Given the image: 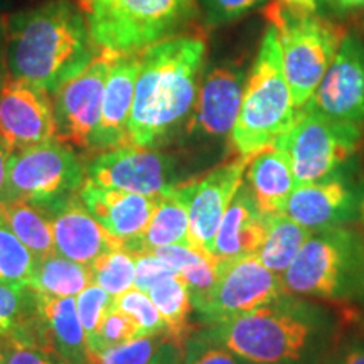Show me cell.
<instances>
[{"label":"cell","mask_w":364,"mask_h":364,"mask_svg":"<svg viewBox=\"0 0 364 364\" xmlns=\"http://www.w3.org/2000/svg\"><path fill=\"white\" fill-rule=\"evenodd\" d=\"M12 150L9 149V145L4 142V139L0 136V196H2L4 186H6V176H7V164L9 157H11Z\"/></svg>","instance_id":"7bdbcfd3"},{"label":"cell","mask_w":364,"mask_h":364,"mask_svg":"<svg viewBox=\"0 0 364 364\" xmlns=\"http://www.w3.org/2000/svg\"><path fill=\"white\" fill-rule=\"evenodd\" d=\"M102 51L136 54L184 33L198 14L196 0H76Z\"/></svg>","instance_id":"8992f818"},{"label":"cell","mask_w":364,"mask_h":364,"mask_svg":"<svg viewBox=\"0 0 364 364\" xmlns=\"http://www.w3.org/2000/svg\"><path fill=\"white\" fill-rule=\"evenodd\" d=\"M49 216L56 253L90 267L122 243L108 233L85 208L80 193L70 194L49 206H39Z\"/></svg>","instance_id":"ac0fdd59"},{"label":"cell","mask_w":364,"mask_h":364,"mask_svg":"<svg viewBox=\"0 0 364 364\" xmlns=\"http://www.w3.org/2000/svg\"><path fill=\"white\" fill-rule=\"evenodd\" d=\"M166 336H144L129 343L103 349L93 356V364H150Z\"/></svg>","instance_id":"8d00e7d4"},{"label":"cell","mask_w":364,"mask_h":364,"mask_svg":"<svg viewBox=\"0 0 364 364\" xmlns=\"http://www.w3.org/2000/svg\"><path fill=\"white\" fill-rule=\"evenodd\" d=\"M182 364H250L221 344L206 326L182 343Z\"/></svg>","instance_id":"e575fe53"},{"label":"cell","mask_w":364,"mask_h":364,"mask_svg":"<svg viewBox=\"0 0 364 364\" xmlns=\"http://www.w3.org/2000/svg\"><path fill=\"white\" fill-rule=\"evenodd\" d=\"M265 233V215L260 211L248 184L243 181L218 228L213 258L216 262H230L255 255L262 247Z\"/></svg>","instance_id":"44dd1931"},{"label":"cell","mask_w":364,"mask_h":364,"mask_svg":"<svg viewBox=\"0 0 364 364\" xmlns=\"http://www.w3.org/2000/svg\"><path fill=\"white\" fill-rule=\"evenodd\" d=\"M117 56L120 54L102 51L80 75L66 81L53 95L58 140L91 154L93 135L102 113L105 83Z\"/></svg>","instance_id":"4fadbf2b"},{"label":"cell","mask_w":364,"mask_h":364,"mask_svg":"<svg viewBox=\"0 0 364 364\" xmlns=\"http://www.w3.org/2000/svg\"><path fill=\"white\" fill-rule=\"evenodd\" d=\"M332 6L339 12H354L364 9V0H332Z\"/></svg>","instance_id":"ee69618b"},{"label":"cell","mask_w":364,"mask_h":364,"mask_svg":"<svg viewBox=\"0 0 364 364\" xmlns=\"http://www.w3.org/2000/svg\"><path fill=\"white\" fill-rule=\"evenodd\" d=\"M299 110L287 83L275 27L268 24L245 83L231 145L238 156L270 147L294 125Z\"/></svg>","instance_id":"5b68a950"},{"label":"cell","mask_w":364,"mask_h":364,"mask_svg":"<svg viewBox=\"0 0 364 364\" xmlns=\"http://www.w3.org/2000/svg\"><path fill=\"white\" fill-rule=\"evenodd\" d=\"M150 364H182V343L166 336Z\"/></svg>","instance_id":"b9f144b4"},{"label":"cell","mask_w":364,"mask_h":364,"mask_svg":"<svg viewBox=\"0 0 364 364\" xmlns=\"http://www.w3.org/2000/svg\"><path fill=\"white\" fill-rule=\"evenodd\" d=\"M2 19L7 75L51 97L102 53L73 0H46Z\"/></svg>","instance_id":"6da1fadb"},{"label":"cell","mask_w":364,"mask_h":364,"mask_svg":"<svg viewBox=\"0 0 364 364\" xmlns=\"http://www.w3.org/2000/svg\"><path fill=\"white\" fill-rule=\"evenodd\" d=\"M322 364H364V312L344 306L343 321Z\"/></svg>","instance_id":"d6a6232c"},{"label":"cell","mask_w":364,"mask_h":364,"mask_svg":"<svg viewBox=\"0 0 364 364\" xmlns=\"http://www.w3.org/2000/svg\"><path fill=\"white\" fill-rule=\"evenodd\" d=\"M4 364H68L51 349L34 344L2 341Z\"/></svg>","instance_id":"60d3db41"},{"label":"cell","mask_w":364,"mask_h":364,"mask_svg":"<svg viewBox=\"0 0 364 364\" xmlns=\"http://www.w3.org/2000/svg\"><path fill=\"white\" fill-rule=\"evenodd\" d=\"M0 341L44 348L36 292L29 287H14L0 282Z\"/></svg>","instance_id":"d4e9b609"},{"label":"cell","mask_w":364,"mask_h":364,"mask_svg":"<svg viewBox=\"0 0 364 364\" xmlns=\"http://www.w3.org/2000/svg\"><path fill=\"white\" fill-rule=\"evenodd\" d=\"M218 280L206 304L199 309V321L215 326L267 306L285 294L282 277L258 260L257 255L218 262Z\"/></svg>","instance_id":"8fae6325"},{"label":"cell","mask_w":364,"mask_h":364,"mask_svg":"<svg viewBox=\"0 0 364 364\" xmlns=\"http://www.w3.org/2000/svg\"><path fill=\"white\" fill-rule=\"evenodd\" d=\"M113 309L124 312L129 316L132 321L139 327V338L144 336H167V324L154 306L150 297L142 290L130 289L125 294L118 295L113 299Z\"/></svg>","instance_id":"836d02e7"},{"label":"cell","mask_w":364,"mask_h":364,"mask_svg":"<svg viewBox=\"0 0 364 364\" xmlns=\"http://www.w3.org/2000/svg\"><path fill=\"white\" fill-rule=\"evenodd\" d=\"M139 68V53L120 54L113 61L107 83H105L102 113H100L98 127L93 135L91 154L130 145L129 118L132 103H134Z\"/></svg>","instance_id":"ffe728a7"},{"label":"cell","mask_w":364,"mask_h":364,"mask_svg":"<svg viewBox=\"0 0 364 364\" xmlns=\"http://www.w3.org/2000/svg\"><path fill=\"white\" fill-rule=\"evenodd\" d=\"M86 179L108 189L156 198L179 186L174 157L132 144L98 152L86 161Z\"/></svg>","instance_id":"7c38bea8"},{"label":"cell","mask_w":364,"mask_h":364,"mask_svg":"<svg viewBox=\"0 0 364 364\" xmlns=\"http://www.w3.org/2000/svg\"><path fill=\"white\" fill-rule=\"evenodd\" d=\"M139 338V327L127 314L110 307L100 322L98 331L88 341V349L91 358L97 356L103 349L113 348V346L129 343V341Z\"/></svg>","instance_id":"d590c367"},{"label":"cell","mask_w":364,"mask_h":364,"mask_svg":"<svg viewBox=\"0 0 364 364\" xmlns=\"http://www.w3.org/2000/svg\"><path fill=\"white\" fill-rule=\"evenodd\" d=\"M38 258L0 221V282L14 287H29Z\"/></svg>","instance_id":"1f68e13d"},{"label":"cell","mask_w":364,"mask_h":364,"mask_svg":"<svg viewBox=\"0 0 364 364\" xmlns=\"http://www.w3.org/2000/svg\"><path fill=\"white\" fill-rule=\"evenodd\" d=\"M4 53H6V34H4V19L0 17V75L6 71V61H4Z\"/></svg>","instance_id":"7dc6e473"},{"label":"cell","mask_w":364,"mask_h":364,"mask_svg":"<svg viewBox=\"0 0 364 364\" xmlns=\"http://www.w3.org/2000/svg\"><path fill=\"white\" fill-rule=\"evenodd\" d=\"M0 221L33 252L38 260L56 253L51 221L43 208L26 201H0Z\"/></svg>","instance_id":"83f0119b"},{"label":"cell","mask_w":364,"mask_h":364,"mask_svg":"<svg viewBox=\"0 0 364 364\" xmlns=\"http://www.w3.org/2000/svg\"><path fill=\"white\" fill-rule=\"evenodd\" d=\"M267 233L262 247L257 250V257L268 270L277 275H284L300 248L304 247L312 231L299 225L285 213L280 215H265Z\"/></svg>","instance_id":"4316f807"},{"label":"cell","mask_w":364,"mask_h":364,"mask_svg":"<svg viewBox=\"0 0 364 364\" xmlns=\"http://www.w3.org/2000/svg\"><path fill=\"white\" fill-rule=\"evenodd\" d=\"M265 0H196L204 27H220L235 22Z\"/></svg>","instance_id":"f35d334b"},{"label":"cell","mask_w":364,"mask_h":364,"mask_svg":"<svg viewBox=\"0 0 364 364\" xmlns=\"http://www.w3.org/2000/svg\"><path fill=\"white\" fill-rule=\"evenodd\" d=\"M284 2L300 9H307V11L318 12V9L324 7L326 4H332V0H284Z\"/></svg>","instance_id":"f6af8a7d"},{"label":"cell","mask_w":364,"mask_h":364,"mask_svg":"<svg viewBox=\"0 0 364 364\" xmlns=\"http://www.w3.org/2000/svg\"><path fill=\"white\" fill-rule=\"evenodd\" d=\"M147 295L166 321L167 336L179 343H184V339L191 334L189 316L191 309H193L189 290L184 282L177 275L167 277V279L157 282Z\"/></svg>","instance_id":"f546056e"},{"label":"cell","mask_w":364,"mask_h":364,"mask_svg":"<svg viewBox=\"0 0 364 364\" xmlns=\"http://www.w3.org/2000/svg\"><path fill=\"white\" fill-rule=\"evenodd\" d=\"M343 312L344 306L285 292L267 306L206 327L250 364H322Z\"/></svg>","instance_id":"7a4b0ae2"},{"label":"cell","mask_w":364,"mask_h":364,"mask_svg":"<svg viewBox=\"0 0 364 364\" xmlns=\"http://www.w3.org/2000/svg\"><path fill=\"white\" fill-rule=\"evenodd\" d=\"M36 307L44 344L51 351L68 364H93L75 297H53L36 292Z\"/></svg>","instance_id":"7402d4cb"},{"label":"cell","mask_w":364,"mask_h":364,"mask_svg":"<svg viewBox=\"0 0 364 364\" xmlns=\"http://www.w3.org/2000/svg\"><path fill=\"white\" fill-rule=\"evenodd\" d=\"M247 73L235 65L213 68L199 85L186 124V134L199 140H221L231 135L243 98Z\"/></svg>","instance_id":"2e32d148"},{"label":"cell","mask_w":364,"mask_h":364,"mask_svg":"<svg viewBox=\"0 0 364 364\" xmlns=\"http://www.w3.org/2000/svg\"><path fill=\"white\" fill-rule=\"evenodd\" d=\"M31 2V0H0V12H16L21 11V9H26V4ZM4 14V16H6Z\"/></svg>","instance_id":"bcb514c9"},{"label":"cell","mask_w":364,"mask_h":364,"mask_svg":"<svg viewBox=\"0 0 364 364\" xmlns=\"http://www.w3.org/2000/svg\"><path fill=\"white\" fill-rule=\"evenodd\" d=\"M90 284V267L59 253H51L38 260L29 289L53 297H76Z\"/></svg>","instance_id":"f1b7e54d"},{"label":"cell","mask_w":364,"mask_h":364,"mask_svg":"<svg viewBox=\"0 0 364 364\" xmlns=\"http://www.w3.org/2000/svg\"><path fill=\"white\" fill-rule=\"evenodd\" d=\"M253 156H238L235 161L218 166L201 181H194L189 203V245L213 258L218 228L241 182Z\"/></svg>","instance_id":"e0dca14e"},{"label":"cell","mask_w":364,"mask_h":364,"mask_svg":"<svg viewBox=\"0 0 364 364\" xmlns=\"http://www.w3.org/2000/svg\"><path fill=\"white\" fill-rule=\"evenodd\" d=\"M356 225H361L364 228V206H363V211H361V218H359V221L356 223Z\"/></svg>","instance_id":"681fc988"},{"label":"cell","mask_w":364,"mask_h":364,"mask_svg":"<svg viewBox=\"0 0 364 364\" xmlns=\"http://www.w3.org/2000/svg\"><path fill=\"white\" fill-rule=\"evenodd\" d=\"M265 17L277 31L287 83L295 108L300 110L334 61L346 31L317 11L290 6L284 0H272Z\"/></svg>","instance_id":"52a82bcc"},{"label":"cell","mask_w":364,"mask_h":364,"mask_svg":"<svg viewBox=\"0 0 364 364\" xmlns=\"http://www.w3.org/2000/svg\"><path fill=\"white\" fill-rule=\"evenodd\" d=\"M172 275H176V272L166 262L161 260L156 253L149 252L135 255V289L147 294L157 282Z\"/></svg>","instance_id":"ab89813d"},{"label":"cell","mask_w":364,"mask_h":364,"mask_svg":"<svg viewBox=\"0 0 364 364\" xmlns=\"http://www.w3.org/2000/svg\"><path fill=\"white\" fill-rule=\"evenodd\" d=\"M306 107L358 127H364V43L346 34L334 61Z\"/></svg>","instance_id":"5bb4252c"},{"label":"cell","mask_w":364,"mask_h":364,"mask_svg":"<svg viewBox=\"0 0 364 364\" xmlns=\"http://www.w3.org/2000/svg\"><path fill=\"white\" fill-rule=\"evenodd\" d=\"M75 302L76 312H78L80 322L86 334V343H88L95 336V332L98 331L100 322H102L105 314L110 311L113 297L108 292H105L102 287L90 284L83 292L76 295Z\"/></svg>","instance_id":"74e56055"},{"label":"cell","mask_w":364,"mask_h":364,"mask_svg":"<svg viewBox=\"0 0 364 364\" xmlns=\"http://www.w3.org/2000/svg\"><path fill=\"white\" fill-rule=\"evenodd\" d=\"M208 43L201 33H181L149 46L140 56L129 140L161 149L188 124L198 97Z\"/></svg>","instance_id":"3957f363"},{"label":"cell","mask_w":364,"mask_h":364,"mask_svg":"<svg viewBox=\"0 0 364 364\" xmlns=\"http://www.w3.org/2000/svg\"><path fill=\"white\" fill-rule=\"evenodd\" d=\"M245 182L263 215L285 213L287 203L297 188L290 159L277 145L258 150L250 159Z\"/></svg>","instance_id":"603a6c76"},{"label":"cell","mask_w":364,"mask_h":364,"mask_svg":"<svg viewBox=\"0 0 364 364\" xmlns=\"http://www.w3.org/2000/svg\"><path fill=\"white\" fill-rule=\"evenodd\" d=\"M282 282L287 292L300 297L329 302L364 299V228L312 231Z\"/></svg>","instance_id":"277c9868"},{"label":"cell","mask_w":364,"mask_h":364,"mask_svg":"<svg viewBox=\"0 0 364 364\" xmlns=\"http://www.w3.org/2000/svg\"><path fill=\"white\" fill-rule=\"evenodd\" d=\"M85 181L86 162L76 149L53 139L14 150L9 157L0 201L49 206L66 196L80 193Z\"/></svg>","instance_id":"ba28073f"},{"label":"cell","mask_w":364,"mask_h":364,"mask_svg":"<svg viewBox=\"0 0 364 364\" xmlns=\"http://www.w3.org/2000/svg\"><path fill=\"white\" fill-rule=\"evenodd\" d=\"M0 136L12 152L56 139L51 95L0 75Z\"/></svg>","instance_id":"9a60e30c"},{"label":"cell","mask_w":364,"mask_h":364,"mask_svg":"<svg viewBox=\"0 0 364 364\" xmlns=\"http://www.w3.org/2000/svg\"><path fill=\"white\" fill-rule=\"evenodd\" d=\"M80 198L91 216L122 243V247L142 238L156 211V196L108 189L90 179L80 189Z\"/></svg>","instance_id":"d6986e66"},{"label":"cell","mask_w":364,"mask_h":364,"mask_svg":"<svg viewBox=\"0 0 364 364\" xmlns=\"http://www.w3.org/2000/svg\"><path fill=\"white\" fill-rule=\"evenodd\" d=\"M364 206V176L351 161L324 179L297 186L285 215L309 231L356 225Z\"/></svg>","instance_id":"30bf717a"},{"label":"cell","mask_w":364,"mask_h":364,"mask_svg":"<svg viewBox=\"0 0 364 364\" xmlns=\"http://www.w3.org/2000/svg\"><path fill=\"white\" fill-rule=\"evenodd\" d=\"M152 253L166 262L184 282L189 290L193 309L198 312L206 304L218 280V273H220L218 262L188 245H169V247L154 250Z\"/></svg>","instance_id":"484cf974"},{"label":"cell","mask_w":364,"mask_h":364,"mask_svg":"<svg viewBox=\"0 0 364 364\" xmlns=\"http://www.w3.org/2000/svg\"><path fill=\"white\" fill-rule=\"evenodd\" d=\"M0 364H4V344L0 341Z\"/></svg>","instance_id":"c3c4849f"},{"label":"cell","mask_w":364,"mask_h":364,"mask_svg":"<svg viewBox=\"0 0 364 364\" xmlns=\"http://www.w3.org/2000/svg\"><path fill=\"white\" fill-rule=\"evenodd\" d=\"M361 140V127L304 107L294 125L273 145L289 156L295 182L302 186L324 179L351 161Z\"/></svg>","instance_id":"9c48e42d"},{"label":"cell","mask_w":364,"mask_h":364,"mask_svg":"<svg viewBox=\"0 0 364 364\" xmlns=\"http://www.w3.org/2000/svg\"><path fill=\"white\" fill-rule=\"evenodd\" d=\"M194 182L176 186L169 193L159 196L156 211L142 235L134 243L125 245L130 253H149L169 245H189V203Z\"/></svg>","instance_id":"cb8c5ba5"},{"label":"cell","mask_w":364,"mask_h":364,"mask_svg":"<svg viewBox=\"0 0 364 364\" xmlns=\"http://www.w3.org/2000/svg\"><path fill=\"white\" fill-rule=\"evenodd\" d=\"M90 272L91 284L102 287L105 292L115 299L134 287L135 255L124 247H118L90 265Z\"/></svg>","instance_id":"4dcf8cb0"}]
</instances>
